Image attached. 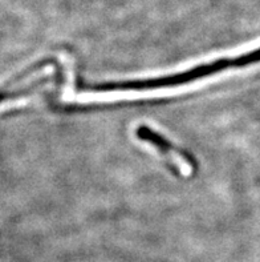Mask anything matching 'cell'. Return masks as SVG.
I'll return each instance as SVG.
<instances>
[{
    "label": "cell",
    "instance_id": "cell-1",
    "mask_svg": "<svg viewBox=\"0 0 260 262\" xmlns=\"http://www.w3.org/2000/svg\"><path fill=\"white\" fill-rule=\"evenodd\" d=\"M135 135L141 141L150 144L161 153L162 156L168 157V160L174 166H177L178 169L181 170L183 174H190L194 168V161L191 160L190 156H187V153L182 152L181 149H178L177 146L173 145L166 137L161 136L159 133L155 130L150 129L146 125H141L138 129L135 130Z\"/></svg>",
    "mask_w": 260,
    "mask_h": 262
}]
</instances>
